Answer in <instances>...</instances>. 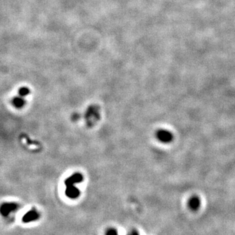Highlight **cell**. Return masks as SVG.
<instances>
[{
    "label": "cell",
    "instance_id": "cell-1",
    "mask_svg": "<svg viewBox=\"0 0 235 235\" xmlns=\"http://www.w3.org/2000/svg\"><path fill=\"white\" fill-rule=\"evenodd\" d=\"M156 138L162 143H169L173 139V135L167 129H160L156 132Z\"/></svg>",
    "mask_w": 235,
    "mask_h": 235
},
{
    "label": "cell",
    "instance_id": "cell-2",
    "mask_svg": "<svg viewBox=\"0 0 235 235\" xmlns=\"http://www.w3.org/2000/svg\"><path fill=\"white\" fill-rule=\"evenodd\" d=\"M201 206V199L197 196H193L188 201V207L191 210L195 211Z\"/></svg>",
    "mask_w": 235,
    "mask_h": 235
},
{
    "label": "cell",
    "instance_id": "cell-3",
    "mask_svg": "<svg viewBox=\"0 0 235 235\" xmlns=\"http://www.w3.org/2000/svg\"><path fill=\"white\" fill-rule=\"evenodd\" d=\"M13 103L15 105V107H17V108H21L24 105L25 101H24L23 97L20 95L19 97H16L13 99Z\"/></svg>",
    "mask_w": 235,
    "mask_h": 235
},
{
    "label": "cell",
    "instance_id": "cell-4",
    "mask_svg": "<svg viewBox=\"0 0 235 235\" xmlns=\"http://www.w3.org/2000/svg\"><path fill=\"white\" fill-rule=\"evenodd\" d=\"M37 218V214L33 212H30L27 214L24 218V221L28 222V221L33 220Z\"/></svg>",
    "mask_w": 235,
    "mask_h": 235
},
{
    "label": "cell",
    "instance_id": "cell-5",
    "mask_svg": "<svg viewBox=\"0 0 235 235\" xmlns=\"http://www.w3.org/2000/svg\"><path fill=\"white\" fill-rule=\"evenodd\" d=\"M29 92H30V90H29V89L28 88H26V87H22V88H20L19 93V95L24 97V96L28 95L29 94Z\"/></svg>",
    "mask_w": 235,
    "mask_h": 235
},
{
    "label": "cell",
    "instance_id": "cell-6",
    "mask_svg": "<svg viewBox=\"0 0 235 235\" xmlns=\"http://www.w3.org/2000/svg\"><path fill=\"white\" fill-rule=\"evenodd\" d=\"M113 230V229H111V230H109V232H107V234H115V233H116L115 230H114V229H113V230Z\"/></svg>",
    "mask_w": 235,
    "mask_h": 235
}]
</instances>
